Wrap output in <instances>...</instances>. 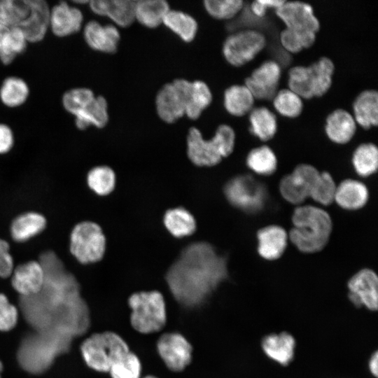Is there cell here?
Masks as SVG:
<instances>
[{
  "label": "cell",
  "instance_id": "8992f818",
  "mask_svg": "<svg viewBox=\"0 0 378 378\" xmlns=\"http://www.w3.org/2000/svg\"><path fill=\"white\" fill-rule=\"evenodd\" d=\"M86 364L92 370L108 372L111 365L130 350L126 341L112 331L94 333L80 346Z\"/></svg>",
  "mask_w": 378,
  "mask_h": 378
},
{
  "label": "cell",
  "instance_id": "f1b7e54d",
  "mask_svg": "<svg viewBox=\"0 0 378 378\" xmlns=\"http://www.w3.org/2000/svg\"><path fill=\"white\" fill-rule=\"evenodd\" d=\"M169 11V4L164 0H141L136 1L135 19L146 27L155 28Z\"/></svg>",
  "mask_w": 378,
  "mask_h": 378
},
{
  "label": "cell",
  "instance_id": "9c48e42d",
  "mask_svg": "<svg viewBox=\"0 0 378 378\" xmlns=\"http://www.w3.org/2000/svg\"><path fill=\"white\" fill-rule=\"evenodd\" d=\"M265 46L266 39L261 32L243 29L226 36L223 42L221 52L230 65L240 67L251 62Z\"/></svg>",
  "mask_w": 378,
  "mask_h": 378
},
{
  "label": "cell",
  "instance_id": "4316f807",
  "mask_svg": "<svg viewBox=\"0 0 378 378\" xmlns=\"http://www.w3.org/2000/svg\"><path fill=\"white\" fill-rule=\"evenodd\" d=\"M276 113L265 106H255L248 114L251 133L264 144L270 141L276 132Z\"/></svg>",
  "mask_w": 378,
  "mask_h": 378
},
{
  "label": "cell",
  "instance_id": "7dc6e473",
  "mask_svg": "<svg viewBox=\"0 0 378 378\" xmlns=\"http://www.w3.org/2000/svg\"><path fill=\"white\" fill-rule=\"evenodd\" d=\"M320 173L313 165L302 163L297 165L291 174L307 188L310 193L312 188L319 178Z\"/></svg>",
  "mask_w": 378,
  "mask_h": 378
},
{
  "label": "cell",
  "instance_id": "277c9868",
  "mask_svg": "<svg viewBox=\"0 0 378 378\" xmlns=\"http://www.w3.org/2000/svg\"><path fill=\"white\" fill-rule=\"evenodd\" d=\"M131 309L130 323L141 334L159 332L167 323L166 303L162 294L158 290L132 293L128 298Z\"/></svg>",
  "mask_w": 378,
  "mask_h": 378
},
{
  "label": "cell",
  "instance_id": "7a4b0ae2",
  "mask_svg": "<svg viewBox=\"0 0 378 378\" xmlns=\"http://www.w3.org/2000/svg\"><path fill=\"white\" fill-rule=\"evenodd\" d=\"M292 222L293 227L288 237L301 252L316 253L327 244L332 220L325 210L311 205L299 206L293 212Z\"/></svg>",
  "mask_w": 378,
  "mask_h": 378
},
{
  "label": "cell",
  "instance_id": "6da1fadb",
  "mask_svg": "<svg viewBox=\"0 0 378 378\" xmlns=\"http://www.w3.org/2000/svg\"><path fill=\"white\" fill-rule=\"evenodd\" d=\"M227 276V258L209 243L200 241L183 249L165 279L176 301L194 309L203 305Z\"/></svg>",
  "mask_w": 378,
  "mask_h": 378
},
{
  "label": "cell",
  "instance_id": "f35d334b",
  "mask_svg": "<svg viewBox=\"0 0 378 378\" xmlns=\"http://www.w3.org/2000/svg\"><path fill=\"white\" fill-rule=\"evenodd\" d=\"M27 40L18 27L8 29L0 48V59L4 64H9L18 54L26 48Z\"/></svg>",
  "mask_w": 378,
  "mask_h": 378
},
{
  "label": "cell",
  "instance_id": "83f0119b",
  "mask_svg": "<svg viewBox=\"0 0 378 378\" xmlns=\"http://www.w3.org/2000/svg\"><path fill=\"white\" fill-rule=\"evenodd\" d=\"M163 223L169 233L176 238L190 236L196 230V221L190 211L183 207L167 210Z\"/></svg>",
  "mask_w": 378,
  "mask_h": 378
},
{
  "label": "cell",
  "instance_id": "f6af8a7d",
  "mask_svg": "<svg viewBox=\"0 0 378 378\" xmlns=\"http://www.w3.org/2000/svg\"><path fill=\"white\" fill-rule=\"evenodd\" d=\"M337 186L330 174L327 172L320 173V176L313 188L309 197L315 202L327 206L330 204L335 200Z\"/></svg>",
  "mask_w": 378,
  "mask_h": 378
},
{
  "label": "cell",
  "instance_id": "f5cc1de1",
  "mask_svg": "<svg viewBox=\"0 0 378 378\" xmlns=\"http://www.w3.org/2000/svg\"><path fill=\"white\" fill-rule=\"evenodd\" d=\"M8 28L0 24V48L3 43L4 39L8 31Z\"/></svg>",
  "mask_w": 378,
  "mask_h": 378
},
{
  "label": "cell",
  "instance_id": "5bb4252c",
  "mask_svg": "<svg viewBox=\"0 0 378 378\" xmlns=\"http://www.w3.org/2000/svg\"><path fill=\"white\" fill-rule=\"evenodd\" d=\"M348 298L357 308L365 307L374 312L378 308V278L370 269H363L353 275L347 283Z\"/></svg>",
  "mask_w": 378,
  "mask_h": 378
},
{
  "label": "cell",
  "instance_id": "ac0fdd59",
  "mask_svg": "<svg viewBox=\"0 0 378 378\" xmlns=\"http://www.w3.org/2000/svg\"><path fill=\"white\" fill-rule=\"evenodd\" d=\"M83 20L81 11L64 1L59 2L50 10V27L57 36H66L77 32Z\"/></svg>",
  "mask_w": 378,
  "mask_h": 378
},
{
  "label": "cell",
  "instance_id": "d4e9b609",
  "mask_svg": "<svg viewBox=\"0 0 378 378\" xmlns=\"http://www.w3.org/2000/svg\"><path fill=\"white\" fill-rule=\"evenodd\" d=\"M255 99L244 85H233L223 91V106L231 116L241 118L247 115L254 107Z\"/></svg>",
  "mask_w": 378,
  "mask_h": 378
},
{
  "label": "cell",
  "instance_id": "2e32d148",
  "mask_svg": "<svg viewBox=\"0 0 378 378\" xmlns=\"http://www.w3.org/2000/svg\"><path fill=\"white\" fill-rule=\"evenodd\" d=\"M260 346L269 359L283 367L288 365L295 357L296 341L286 331L266 335Z\"/></svg>",
  "mask_w": 378,
  "mask_h": 378
},
{
  "label": "cell",
  "instance_id": "816d5d0a",
  "mask_svg": "<svg viewBox=\"0 0 378 378\" xmlns=\"http://www.w3.org/2000/svg\"><path fill=\"white\" fill-rule=\"evenodd\" d=\"M368 370L370 374L375 378L378 375V351L375 350L371 354L368 360Z\"/></svg>",
  "mask_w": 378,
  "mask_h": 378
},
{
  "label": "cell",
  "instance_id": "f546056e",
  "mask_svg": "<svg viewBox=\"0 0 378 378\" xmlns=\"http://www.w3.org/2000/svg\"><path fill=\"white\" fill-rule=\"evenodd\" d=\"M247 167L254 173L268 176L274 174L278 166V158L266 144L251 149L246 156Z\"/></svg>",
  "mask_w": 378,
  "mask_h": 378
},
{
  "label": "cell",
  "instance_id": "e575fe53",
  "mask_svg": "<svg viewBox=\"0 0 378 378\" xmlns=\"http://www.w3.org/2000/svg\"><path fill=\"white\" fill-rule=\"evenodd\" d=\"M212 102V93L207 84L201 80L192 82L186 113L189 118H198Z\"/></svg>",
  "mask_w": 378,
  "mask_h": 378
},
{
  "label": "cell",
  "instance_id": "ffe728a7",
  "mask_svg": "<svg viewBox=\"0 0 378 378\" xmlns=\"http://www.w3.org/2000/svg\"><path fill=\"white\" fill-rule=\"evenodd\" d=\"M84 38L92 49L106 53L115 52L120 39L115 27L111 24L102 26L93 20L85 25Z\"/></svg>",
  "mask_w": 378,
  "mask_h": 378
},
{
  "label": "cell",
  "instance_id": "484cf974",
  "mask_svg": "<svg viewBox=\"0 0 378 378\" xmlns=\"http://www.w3.org/2000/svg\"><path fill=\"white\" fill-rule=\"evenodd\" d=\"M368 196L365 184L356 180L346 179L337 186L334 201L344 209L356 210L365 205Z\"/></svg>",
  "mask_w": 378,
  "mask_h": 378
},
{
  "label": "cell",
  "instance_id": "ab89813d",
  "mask_svg": "<svg viewBox=\"0 0 378 378\" xmlns=\"http://www.w3.org/2000/svg\"><path fill=\"white\" fill-rule=\"evenodd\" d=\"M244 0H206L205 10L213 18L229 21L235 18L244 7Z\"/></svg>",
  "mask_w": 378,
  "mask_h": 378
},
{
  "label": "cell",
  "instance_id": "7bdbcfd3",
  "mask_svg": "<svg viewBox=\"0 0 378 378\" xmlns=\"http://www.w3.org/2000/svg\"><path fill=\"white\" fill-rule=\"evenodd\" d=\"M279 190L281 196L293 204H301L309 197L307 188L292 174L281 178Z\"/></svg>",
  "mask_w": 378,
  "mask_h": 378
},
{
  "label": "cell",
  "instance_id": "74e56055",
  "mask_svg": "<svg viewBox=\"0 0 378 378\" xmlns=\"http://www.w3.org/2000/svg\"><path fill=\"white\" fill-rule=\"evenodd\" d=\"M272 105L279 115L288 118L298 117L303 108L302 99L290 89L279 90Z\"/></svg>",
  "mask_w": 378,
  "mask_h": 378
},
{
  "label": "cell",
  "instance_id": "5b68a950",
  "mask_svg": "<svg viewBox=\"0 0 378 378\" xmlns=\"http://www.w3.org/2000/svg\"><path fill=\"white\" fill-rule=\"evenodd\" d=\"M334 64L321 57L308 66H294L288 71V89L302 99L319 97L331 86Z\"/></svg>",
  "mask_w": 378,
  "mask_h": 378
},
{
  "label": "cell",
  "instance_id": "f907efd6",
  "mask_svg": "<svg viewBox=\"0 0 378 378\" xmlns=\"http://www.w3.org/2000/svg\"><path fill=\"white\" fill-rule=\"evenodd\" d=\"M13 143L14 138L10 128L6 125L0 124V154L9 152Z\"/></svg>",
  "mask_w": 378,
  "mask_h": 378
},
{
  "label": "cell",
  "instance_id": "d6a6232c",
  "mask_svg": "<svg viewBox=\"0 0 378 378\" xmlns=\"http://www.w3.org/2000/svg\"><path fill=\"white\" fill-rule=\"evenodd\" d=\"M162 23L186 43L192 41L197 34L196 20L192 16L181 11L169 10Z\"/></svg>",
  "mask_w": 378,
  "mask_h": 378
},
{
  "label": "cell",
  "instance_id": "e0dca14e",
  "mask_svg": "<svg viewBox=\"0 0 378 378\" xmlns=\"http://www.w3.org/2000/svg\"><path fill=\"white\" fill-rule=\"evenodd\" d=\"M29 15L18 28L22 30L27 41L38 42L44 38L50 26V10L43 0H29Z\"/></svg>",
  "mask_w": 378,
  "mask_h": 378
},
{
  "label": "cell",
  "instance_id": "52a82bcc",
  "mask_svg": "<svg viewBox=\"0 0 378 378\" xmlns=\"http://www.w3.org/2000/svg\"><path fill=\"white\" fill-rule=\"evenodd\" d=\"M106 251V237L97 223L85 220L76 224L69 237V251L80 264L100 261Z\"/></svg>",
  "mask_w": 378,
  "mask_h": 378
},
{
  "label": "cell",
  "instance_id": "8fae6325",
  "mask_svg": "<svg viewBox=\"0 0 378 378\" xmlns=\"http://www.w3.org/2000/svg\"><path fill=\"white\" fill-rule=\"evenodd\" d=\"M192 82L176 79L165 84L158 92L155 99L159 117L167 123H173L185 115L191 90Z\"/></svg>",
  "mask_w": 378,
  "mask_h": 378
},
{
  "label": "cell",
  "instance_id": "cb8c5ba5",
  "mask_svg": "<svg viewBox=\"0 0 378 378\" xmlns=\"http://www.w3.org/2000/svg\"><path fill=\"white\" fill-rule=\"evenodd\" d=\"M352 115L356 124L365 130L378 125V92L365 90L353 103Z\"/></svg>",
  "mask_w": 378,
  "mask_h": 378
},
{
  "label": "cell",
  "instance_id": "7402d4cb",
  "mask_svg": "<svg viewBox=\"0 0 378 378\" xmlns=\"http://www.w3.org/2000/svg\"><path fill=\"white\" fill-rule=\"evenodd\" d=\"M258 252L264 259L274 260L284 253L288 240L286 230L279 225H268L257 233Z\"/></svg>",
  "mask_w": 378,
  "mask_h": 378
},
{
  "label": "cell",
  "instance_id": "9a60e30c",
  "mask_svg": "<svg viewBox=\"0 0 378 378\" xmlns=\"http://www.w3.org/2000/svg\"><path fill=\"white\" fill-rule=\"evenodd\" d=\"M13 288L22 297L38 294L45 282V272L39 260H29L15 267L11 274Z\"/></svg>",
  "mask_w": 378,
  "mask_h": 378
},
{
  "label": "cell",
  "instance_id": "4fadbf2b",
  "mask_svg": "<svg viewBox=\"0 0 378 378\" xmlns=\"http://www.w3.org/2000/svg\"><path fill=\"white\" fill-rule=\"evenodd\" d=\"M286 28L298 34L314 33L319 29V22L312 7L304 1H287L274 10Z\"/></svg>",
  "mask_w": 378,
  "mask_h": 378
},
{
  "label": "cell",
  "instance_id": "3957f363",
  "mask_svg": "<svg viewBox=\"0 0 378 378\" xmlns=\"http://www.w3.org/2000/svg\"><path fill=\"white\" fill-rule=\"evenodd\" d=\"M235 139L234 130L225 123L219 125L209 140L203 139L198 129L191 127L187 136L188 157L197 166H215L233 153Z\"/></svg>",
  "mask_w": 378,
  "mask_h": 378
},
{
  "label": "cell",
  "instance_id": "bcb514c9",
  "mask_svg": "<svg viewBox=\"0 0 378 378\" xmlns=\"http://www.w3.org/2000/svg\"><path fill=\"white\" fill-rule=\"evenodd\" d=\"M17 321L18 311L15 307L9 302L4 294L0 293V330H11Z\"/></svg>",
  "mask_w": 378,
  "mask_h": 378
},
{
  "label": "cell",
  "instance_id": "60d3db41",
  "mask_svg": "<svg viewBox=\"0 0 378 378\" xmlns=\"http://www.w3.org/2000/svg\"><path fill=\"white\" fill-rule=\"evenodd\" d=\"M141 371L140 359L130 351L111 365L108 372L111 378H141Z\"/></svg>",
  "mask_w": 378,
  "mask_h": 378
},
{
  "label": "cell",
  "instance_id": "ba28073f",
  "mask_svg": "<svg viewBox=\"0 0 378 378\" xmlns=\"http://www.w3.org/2000/svg\"><path fill=\"white\" fill-rule=\"evenodd\" d=\"M227 201L241 211L255 214L261 211L267 199L266 187L249 175L237 176L224 188Z\"/></svg>",
  "mask_w": 378,
  "mask_h": 378
},
{
  "label": "cell",
  "instance_id": "ee69618b",
  "mask_svg": "<svg viewBox=\"0 0 378 378\" xmlns=\"http://www.w3.org/2000/svg\"><path fill=\"white\" fill-rule=\"evenodd\" d=\"M95 96L88 88H75L64 93L62 103L64 108L75 116L86 108Z\"/></svg>",
  "mask_w": 378,
  "mask_h": 378
},
{
  "label": "cell",
  "instance_id": "4dcf8cb0",
  "mask_svg": "<svg viewBox=\"0 0 378 378\" xmlns=\"http://www.w3.org/2000/svg\"><path fill=\"white\" fill-rule=\"evenodd\" d=\"M75 117L76 125L80 130L90 125L104 127L108 120L106 100L102 96L95 97L91 104Z\"/></svg>",
  "mask_w": 378,
  "mask_h": 378
},
{
  "label": "cell",
  "instance_id": "7c38bea8",
  "mask_svg": "<svg viewBox=\"0 0 378 378\" xmlns=\"http://www.w3.org/2000/svg\"><path fill=\"white\" fill-rule=\"evenodd\" d=\"M156 348L160 358L171 371L184 370L191 363L192 346L190 342L178 332H166L157 341Z\"/></svg>",
  "mask_w": 378,
  "mask_h": 378
},
{
  "label": "cell",
  "instance_id": "db71d44e",
  "mask_svg": "<svg viewBox=\"0 0 378 378\" xmlns=\"http://www.w3.org/2000/svg\"><path fill=\"white\" fill-rule=\"evenodd\" d=\"M143 378H158L154 375H147V376H145Z\"/></svg>",
  "mask_w": 378,
  "mask_h": 378
},
{
  "label": "cell",
  "instance_id": "8d00e7d4",
  "mask_svg": "<svg viewBox=\"0 0 378 378\" xmlns=\"http://www.w3.org/2000/svg\"><path fill=\"white\" fill-rule=\"evenodd\" d=\"M28 95V86L20 78L8 77L6 78L0 88L1 100L7 106L15 107L22 104Z\"/></svg>",
  "mask_w": 378,
  "mask_h": 378
},
{
  "label": "cell",
  "instance_id": "44dd1931",
  "mask_svg": "<svg viewBox=\"0 0 378 378\" xmlns=\"http://www.w3.org/2000/svg\"><path fill=\"white\" fill-rule=\"evenodd\" d=\"M357 124L353 115L343 109H336L326 119L325 132L328 139L338 145H345L353 139Z\"/></svg>",
  "mask_w": 378,
  "mask_h": 378
},
{
  "label": "cell",
  "instance_id": "603a6c76",
  "mask_svg": "<svg viewBox=\"0 0 378 378\" xmlns=\"http://www.w3.org/2000/svg\"><path fill=\"white\" fill-rule=\"evenodd\" d=\"M45 216L37 211H26L15 217L10 225V234L13 241L22 243L41 234L46 227Z\"/></svg>",
  "mask_w": 378,
  "mask_h": 378
},
{
  "label": "cell",
  "instance_id": "1f68e13d",
  "mask_svg": "<svg viewBox=\"0 0 378 378\" xmlns=\"http://www.w3.org/2000/svg\"><path fill=\"white\" fill-rule=\"evenodd\" d=\"M351 163L356 172L362 177L374 174L378 168V148L372 143L358 145L351 155Z\"/></svg>",
  "mask_w": 378,
  "mask_h": 378
},
{
  "label": "cell",
  "instance_id": "11a10c76",
  "mask_svg": "<svg viewBox=\"0 0 378 378\" xmlns=\"http://www.w3.org/2000/svg\"><path fill=\"white\" fill-rule=\"evenodd\" d=\"M2 370H3V365H2L1 362L0 361V378H1V373L2 372Z\"/></svg>",
  "mask_w": 378,
  "mask_h": 378
},
{
  "label": "cell",
  "instance_id": "c3c4849f",
  "mask_svg": "<svg viewBox=\"0 0 378 378\" xmlns=\"http://www.w3.org/2000/svg\"><path fill=\"white\" fill-rule=\"evenodd\" d=\"M14 267V260L10 252L9 243L0 238V277H10Z\"/></svg>",
  "mask_w": 378,
  "mask_h": 378
},
{
  "label": "cell",
  "instance_id": "b9f144b4",
  "mask_svg": "<svg viewBox=\"0 0 378 378\" xmlns=\"http://www.w3.org/2000/svg\"><path fill=\"white\" fill-rule=\"evenodd\" d=\"M316 34H298L287 28L279 34V41L282 48L288 52L294 55L302 49L310 48L315 41Z\"/></svg>",
  "mask_w": 378,
  "mask_h": 378
},
{
  "label": "cell",
  "instance_id": "30bf717a",
  "mask_svg": "<svg viewBox=\"0 0 378 378\" xmlns=\"http://www.w3.org/2000/svg\"><path fill=\"white\" fill-rule=\"evenodd\" d=\"M281 69L273 60L263 62L253 71L244 81V85L250 90L254 99L255 106L273 107L272 100L279 90Z\"/></svg>",
  "mask_w": 378,
  "mask_h": 378
},
{
  "label": "cell",
  "instance_id": "836d02e7",
  "mask_svg": "<svg viewBox=\"0 0 378 378\" xmlns=\"http://www.w3.org/2000/svg\"><path fill=\"white\" fill-rule=\"evenodd\" d=\"M29 13V0L0 1V24L8 29L19 27Z\"/></svg>",
  "mask_w": 378,
  "mask_h": 378
},
{
  "label": "cell",
  "instance_id": "d590c367",
  "mask_svg": "<svg viewBox=\"0 0 378 378\" xmlns=\"http://www.w3.org/2000/svg\"><path fill=\"white\" fill-rule=\"evenodd\" d=\"M86 180L92 192L99 196H106L113 191L116 178L111 167L102 165L92 168L88 172Z\"/></svg>",
  "mask_w": 378,
  "mask_h": 378
},
{
  "label": "cell",
  "instance_id": "681fc988",
  "mask_svg": "<svg viewBox=\"0 0 378 378\" xmlns=\"http://www.w3.org/2000/svg\"><path fill=\"white\" fill-rule=\"evenodd\" d=\"M286 0H248L249 9L252 14L259 18H264L270 9H276Z\"/></svg>",
  "mask_w": 378,
  "mask_h": 378
},
{
  "label": "cell",
  "instance_id": "d6986e66",
  "mask_svg": "<svg viewBox=\"0 0 378 378\" xmlns=\"http://www.w3.org/2000/svg\"><path fill=\"white\" fill-rule=\"evenodd\" d=\"M90 7L97 15L107 16L122 27L130 26L135 19V1L94 0L90 1Z\"/></svg>",
  "mask_w": 378,
  "mask_h": 378
}]
</instances>
